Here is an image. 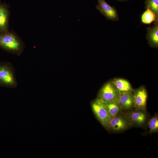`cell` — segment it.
Instances as JSON below:
<instances>
[{"label": "cell", "mask_w": 158, "mask_h": 158, "mask_svg": "<svg viewBox=\"0 0 158 158\" xmlns=\"http://www.w3.org/2000/svg\"><path fill=\"white\" fill-rule=\"evenodd\" d=\"M0 48L8 53L20 56L24 48V42L13 31L0 33Z\"/></svg>", "instance_id": "cell-1"}, {"label": "cell", "mask_w": 158, "mask_h": 158, "mask_svg": "<svg viewBox=\"0 0 158 158\" xmlns=\"http://www.w3.org/2000/svg\"><path fill=\"white\" fill-rule=\"evenodd\" d=\"M17 84L14 68L11 63L0 62V87L15 88Z\"/></svg>", "instance_id": "cell-2"}, {"label": "cell", "mask_w": 158, "mask_h": 158, "mask_svg": "<svg viewBox=\"0 0 158 158\" xmlns=\"http://www.w3.org/2000/svg\"><path fill=\"white\" fill-rule=\"evenodd\" d=\"M91 106L92 111L98 120L107 128L109 122L112 117L104 101L98 98L93 101Z\"/></svg>", "instance_id": "cell-3"}, {"label": "cell", "mask_w": 158, "mask_h": 158, "mask_svg": "<svg viewBox=\"0 0 158 158\" xmlns=\"http://www.w3.org/2000/svg\"><path fill=\"white\" fill-rule=\"evenodd\" d=\"M120 93L112 81L102 87L99 93V98L104 102H112L118 104Z\"/></svg>", "instance_id": "cell-4"}, {"label": "cell", "mask_w": 158, "mask_h": 158, "mask_svg": "<svg viewBox=\"0 0 158 158\" xmlns=\"http://www.w3.org/2000/svg\"><path fill=\"white\" fill-rule=\"evenodd\" d=\"M98 4L97 9L107 19L112 21H117L119 17L117 10L114 6L109 4L105 0H97Z\"/></svg>", "instance_id": "cell-5"}, {"label": "cell", "mask_w": 158, "mask_h": 158, "mask_svg": "<svg viewBox=\"0 0 158 158\" xmlns=\"http://www.w3.org/2000/svg\"><path fill=\"white\" fill-rule=\"evenodd\" d=\"M131 126L126 116L118 115L112 117L108 124L107 128L114 132L125 130Z\"/></svg>", "instance_id": "cell-6"}, {"label": "cell", "mask_w": 158, "mask_h": 158, "mask_svg": "<svg viewBox=\"0 0 158 158\" xmlns=\"http://www.w3.org/2000/svg\"><path fill=\"white\" fill-rule=\"evenodd\" d=\"M133 95L134 107L138 110L145 111L147 94L145 88L140 87L134 90Z\"/></svg>", "instance_id": "cell-7"}, {"label": "cell", "mask_w": 158, "mask_h": 158, "mask_svg": "<svg viewBox=\"0 0 158 158\" xmlns=\"http://www.w3.org/2000/svg\"><path fill=\"white\" fill-rule=\"evenodd\" d=\"M10 15L8 6L0 1V33L9 31Z\"/></svg>", "instance_id": "cell-8"}, {"label": "cell", "mask_w": 158, "mask_h": 158, "mask_svg": "<svg viewBox=\"0 0 158 158\" xmlns=\"http://www.w3.org/2000/svg\"><path fill=\"white\" fill-rule=\"evenodd\" d=\"M139 110L128 113L126 116L131 126L135 125L138 126L142 125L146 119V115L143 111Z\"/></svg>", "instance_id": "cell-9"}, {"label": "cell", "mask_w": 158, "mask_h": 158, "mask_svg": "<svg viewBox=\"0 0 158 158\" xmlns=\"http://www.w3.org/2000/svg\"><path fill=\"white\" fill-rule=\"evenodd\" d=\"M146 38L150 45L152 47L158 46V24L147 28Z\"/></svg>", "instance_id": "cell-10"}, {"label": "cell", "mask_w": 158, "mask_h": 158, "mask_svg": "<svg viewBox=\"0 0 158 158\" xmlns=\"http://www.w3.org/2000/svg\"><path fill=\"white\" fill-rule=\"evenodd\" d=\"M118 104L120 107L123 109H131L134 107L133 95L131 93H121Z\"/></svg>", "instance_id": "cell-11"}, {"label": "cell", "mask_w": 158, "mask_h": 158, "mask_svg": "<svg viewBox=\"0 0 158 158\" xmlns=\"http://www.w3.org/2000/svg\"><path fill=\"white\" fill-rule=\"evenodd\" d=\"M120 93H131L133 91L129 83L125 79L116 78L112 81Z\"/></svg>", "instance_id": "cell-12"}, {"label": "cell", "mask_w": 158, "mask_h": 158, "mask_svg": "<svg viewBox=\"0 0 158 158\" xmlns=\"http://www.w3.org/2000/svg\"><path fill=\"white\" fill-rule=\"evenodd\" d=\"M141 22L145 24H149L153 22L154 24H158V20L154 13L149 8L143 13L141 16Z\"/></svg>", "instance_id": "cell-13"}, {"label": "cell", "mask_w": 158, "mask_h": 158, "mask_svg": "<svg viewBox=\"0 0 158 158\" xmlns=\"http://www.w3.org/2000/svg\"><path fill=\"white\" fill-rule=\"evenodd\" d=\"M104 102L112 117L118 114L121 111V107L118 103L112 102Z\"/></svg>", "instance_id": "cell-14"}, {"label": "cell", "mask_w": 158, "mask_h": 158, "mask_svg": "<svg viewBox=\"0 0 158 158\" xmlns=\"http://www.w3.org/2000/svg\"><path fill=\"white\" fill-rule=\"evenodd\" d=\"M145 8H149L155 14L158 20V0H145Z\"/></svg>", "instance_id": "cell-15"}, {"label": "cell", "mask_w": 158, "mask_h": 158, "mask_svg": "<svg viewBox=\"0 0 158 158\" xmlns=\"http://www.w3.org/2000/svg\"><path fill=\"white\" fill-rule=\"evenodd\" d=\"M148 126L150 133L155 132L158 131V117L157 115L154 116L149 120Z\"/></svg>", "instance_id": "cell-16"}, {"label": "cell", "mask_w": 158, "mask_h": 158, "mask_svg": "<svg viewBox=\"0 0 158 158\" xmlns=\"http://www.w3.org/2000/svg\"><path fill=\"white\" fill-rule=\"evenodd\" d=\"M118 0L121 1H127L128 0Z\"/></svg>", "instance_id": "cell-17"}]
</instances>
